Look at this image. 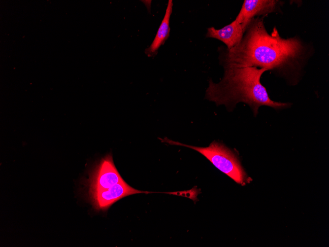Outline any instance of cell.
I'll return each mask as SVG.
<instances>
[{
	"mask_svg": "<svg viewBox=\"0 0 329 247\" xmlns=\"http://www.w3.org/2000/svg\"><path fill=\"white\" fill-rule=\"evenodd\" d=\"M264 17L250 21L238 45L230 49L219 48L220 64L224 68L259 67L283 75H293L295 79L311 56L313 49L298 37H281L275 28L269 34Z\"/></svg>",
	"mask_w": 329,
	"mask_h": 247,
	"instance_id": "1",
	"label": "cell"
},
{
	"mask_svg": "<svg viewBox=\"0 0 329 247\" xmlns=\"http://www.w3.org/2000/svg\"><path fill=\"white\" fill-rule=\"evenodd\" d=\"M224 70V76L219 83L209 80L205 92V99L217 106L224 105L231 111L237 103L242 102L250 107L255 116L263 106L275 109L291 106L290 103L275 102L269 98L266 88L260 81L266 69L257 67H231Z\"/></svg>",
	"mask_w": 329,
	"mask_h": 247,
	"instance_id": "2",
	"label": "cell"
},
{
	"mask_svg": "<svg viewBox=\"0 0 329 247\" xmlns=\"http://www.w3.org/2000/svg\"><path fill=\"white\" fill-rule=\"evenodd\" d=\"M171 144L182 145L194 149L209 160L217 169L237 183L244 185L247 175L235 154L223 144L213 141L207 147L187 145L167 139H161Z\"/></svg>",
	"mask_w": 329,
	"mask_h": 247,
	"instance_id": "3",
	"label": "cell"
},
{
	"mask_svg": "<svg viewBox=\"0 0 329 247\" xmlns=\"http://www.w3.org/2000/svg\"><path fill=\"white\" fill-rule=\"evenodd\" d=\"M110 154L102 158L89 174L87 181L88 193L107 189L124 181Z\"/></svg>",
	"mask_w": 329,
	"mask_h": 247,
	"instance_id": "4",
	"label": "cell"
},
{
	"mask_svg": "<svg viewBox=\"0 0 329 247\" xmlns=\"http://www.w3.org/2000/svg\"><path fill=\"white\" fill-rule=\"evenodd\" d=\"M141 193L151 192L137 190L124 181L107 189L89 193L88 195L95 209L104 210L126 196Z\"/></svg>",
	"mask_w": 329,
	"mask_h": 247,
	"instance_id": "5",
	"label": "cell"
},
{
	"mask_svg": "<svg viewBox=\"0 0 329 247\" xmlns=\"http://www.w3.org/2000/svg\"><path fill=\"white\" fill-rule=\"evenodd\" d=\"M281 2L275 0H245L236 18L244 32L250 21L255 17L265 16L280 9Z\"/></svg>",
	"mask_w": 329,
	"mask_h": 247,
	"instance_id": "6",
	"label": "cell"
},
{
	"mask_svg": "<svg viewBox=\"0 0 329 247\" xmlns=\"http://www.w3.org/2000/svg\"><path fill=\"white\" fill-rule=\"evenodd\" d=\"M244 33L242 26L235 19L220 29L208 28L206 37L220 40L227 45L228 49H230L239 43Z\"/></svg>",
	"mask_w": 329,
	"mask_h": 247,
	"instance_id": "7",
	"label": "cell"
},
{
	"mask_svg": "<svg viewBox=\"0 0 329 247\" xmlns=\"http://www.w3.org/2000/svg\"><path fill=\"white\" fill-rule=\"evenodd\" d=\"M173 2L168 1L165 15L151 44L145 50V53L149 57L155 56L159 48L164 44L169 36V20L172 11Z\"/></svg>",
	"mask_w": 329,
	"mask_h": 247,
	"instance_id": "8",
	"label": "cell"
},
{
	"mask_svg": "<svg viewBox=\"0 0 329 247\" xmlns=\"http://www.w3.org/2000/svg\"><path fill=\"white\" fill-rule=\"evenodd\" d=\"M199 190V189H197L196 187H194L188 190L162 193L187 197L195 202L197 200V195L200 192Z\"/></svg>",
	"mask_w": 329,
	"mask_h": 247,
	"instance_id": "9",
	"label": "cell"
}]
</instances>
